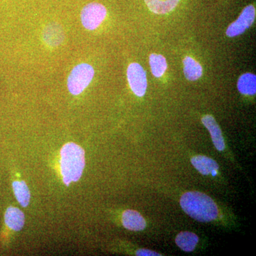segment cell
Instances as JSON below:
<instances>
[{
	"instance_id": "obj_1",
	"label": "cell",
	"mask_w": 256,
	"mask_h": 256,
	"mask_svg": "<svg viewBox=\"0 0 256 256\" xmlns=\"http://www.w3.org/2000/svg\"><path fill=\"white\" fill-rule=\"evenodd\" d=\"M180 205L186 214L200 222H212L218 216V208L215 202L202 192L184 194L180 200Z\"/></svg>"
},
{
	"instance_id": "obj_2",
	"label": "cell",
	"mask_w": 256,
	"mask_h": 256,
	"mask_svg": "<svg viewBox=\"0 0 256 256\" xmlns=\"http://www.w3.org/2000/svg\"><path fill=\"white\" fill-rule=\"evenodd\" d=\"M60 171L66 185L82 178L85 168V152L78 144L68 142L60 150Z\"/></svg>"
},
{
	"instance_id": "obj_3",
	"label": "cell",
	"mask_w": 256,
	"mask_h": 256,
	"mask_svg": "<svg viewBox=\"0 0 256 256\" xmlns=\"http://www.w3.org/2000/svg\"><path fill=\"white\" fill-rule=\"evenodd\" d=\"M95 70L90 64L82 63L76 66L69 74L67 86L69 92L74 96H78L92 82Z\"/></svg>"
},
{
	"instance_id": "obj_4",
	"label": "cell",
	"mask_w": 256,
	"mask_h": 256,
	"mask_svg": "<svg viewBox=\"0 0 256 256\" xmlns=\"http://www.w3.org/2000/svg\"><path fill=\"white\" fill-rule=\"evenodd\" d=\"M107 15L105 6L100 3L92 2L82 8L80 20L84 28L92 31L98 28Z\"/></svg>"
},
{
	"instance_id": "obj_5",
	"label": "cell",
	"mask_w": 256,
	"mask_h": 256,
	"mask_svg": "<svg viewBox=\"0 0 256 256\" xmlns=\"http://www.w3.org/2000/svg\"><path fill=\"white\" fill-rule=\"evenodd\" d=\"M127 76L132 92L139 97L144 96L146 92L148 82L146 72L140 64H131L128 68Z\"/></svg>"
},
{
	"instance_id": "obj_6",
	"label": "cell",
	"mask_w": 256,
	"mask_h": 256,
	"mask_svg": "<svg viewBox=\"0 0 256 256\" xmlns=\"http://www.w3.org/2000/svg\"><path fill=\"white\" fill-rule=\"evenodd\" d=\"M256 18V10L252 5L245 8L238 20L232 23L226 30V35L229 37L238 36L250 28Z\"/></svg>"
},
{
	"instance_id": "obj_7",
	"label": "cell",
	"mask_w": 256,
	"mask_h": 256,
	"mask_svg": "<svg viewBox=\"0 0 256 256\" xmlns=\"http://www.w3.org/2000/svg\"><path fill=\"white\" fill-rule=\"evenodd\" d=\"M42 35L45 43L52 47L60 46L65 38L63 28L60 24L55 23L47 25Z\"/></svg>"
},
{
	"instance_id": "obj_8",
	"label": "cell",
	"mask_w": 256,
	"mask_h": 256,
	"mask_svg": "<svg viewBox=\"0 0 256 256\" xmlns=\"http://www.w3.org/2000/svg\"><path fill=\"white\" fill-rule=\"evenodd\" d=\"M202 124L210 131L214 144L218 151H223L225 148L224 138L220 126L212 116H206L202 118Z\"/></svg>"
},
{
	"instance_id": "obj_9",
	"label": "cell",
	"mask_w": 256,
	"mask_h": 256,
	"mask_svg": "<svg viewBox=\"0 0 256 256\" xmlns=\"http://www.w3.org/2000/svg\"><path fill=\"white\" fill-rule=\"evenodd\" d=\"M122 223L124 228L134 232H140L146 227V222L139 212L127 210L122 214Z\"/></svg>"
},
{
	"instance_id": "obj_10",
	"label": "cell",
	"mask_w": 256,
	"mask_h": 256,
	"mask_svg": "<svg viewBox=\"0 0 256 256\" xmlns=\"http://www.w3.org/2000/svg\"><path fill=\"white\" fill-rule=\"evenodd\" d=\"M4 220L10 228L18 232L24 225L25 216L21 210L16 207H10L5 213Z\"/></svg>"
},
{
	"instance_id": "obj_11",
	"label": "cell",
	"mask_w": 256,
	"mask_h": 256,
	"mask_svg": "<svg viewBox=\"0 0 256 256\" xmlns=\"http://www.w3.org/2000/svg\"><path fill=\"white\" fill-rule=\"evenodd\" d=\"M192 165L203 175L210 174L214 170H218V165L214 160L206 156H198L192 158Z\"/></svg>"
},
{
	"instance_id": "obj_12",
	"label": "cell",
	"mask_w": 256,
	"mask_h": 256,
	"mask_svg": "<svg viewBox=\"0 0 256 256\" xmlns=\"http://www.w3.org/2000/svg\"><path fill=\"white\" fill-rule=\"evenodd\" d=\"M144 2L152 12L163 14L174 10L180 0H144Z\"/></svg>"
},
{
	"instance_id": "obj_13",
	"label": "cell",
	"mask_w": 256,
	"mask_h": 256,
	"mask_svg": "<svg viewBox=\"0 0 256 256\" xmlns=\"http://www.w3.org/2000/svg\"><path fill=\"white\" fill-rule=\"evenodd\" d=\"M175 242L178 246L184 252H192L196 246L198 238L196 234L192 232H184L178 234Z\"/></svg>"
},
{
	"instance_id": "obj_14",
	"label": "cell",
	"mask_w": 256,
	"mask_h": 256,
	"mask_svg": "<svg viewBox=\"0 0 256 256\" xmlns=\"http://www.w3.org/2000/svg\"><path fill=\"white\" fill-rule=\"evenodd\" d=\"M184 73L188 80H196L203 73L202 66L194 58L186 56L183 60Z\"/></svg>"
},
{
	"instance_id": "obj_15",
	"label": "cell",
	"mask_w": 256,
	"mask_h": 256,
	"mask_svg": "<svg viewBox=\"0 0 256 256\" xmlns=\"http://www.w3.org/2000/svg\"><path fill=\"white\" fill-rule=\"evenodd\" d=\"M237 87L239 92L244 95H255L256 92V76L254 74H242L238 79Z\"/></svg>"
},
{
	"instance_id": "obj_16",
	"label": "cell",
	"mask_w": 256,
	"mask_h": 256,
	"mask_svg": "<svg viewBox=\"0 0 256 256\" xmlns=\"http://www.w3.org/2000/svg\"><path fill=\"white\" fill-rule=\"evenodd\" d=\"M13 190L15 196L18 202V203L21 204L22 206L26 207L30 204V190L26 186V183L24 182H14L12 184Z\"/></svg>"
},
{
	"instance_id": "obj_17",
	"label": "cell",
	"mask_w": 256,
	"mask_h": 256,
	"mask_svg": "<svg viewBox=\"0 0 256 256\" xmlns=\"http://www.w3.org/2000/svg\"><path fill=\"white\" fill-rule=\"evenodd\" d=\"M150 64L152 73L156 78L161 77L168 68V64L164 57L156 54H152L150 56Z\"/></svg>"
},
{
	"instance_id": "obj_18",
	"label": "cell",
	"mask_w": 256,
	"mask_h": 256,
	"mask_svg": "<svg viewBox=\"0 0 256 256\" xmlns=\"http://www.w3.org/2000/svg\"><path fill=\"white\" fill-rule=\"evenodd\" d=\"M136 255L140 256H160L158 252L148 250V249H140L136 252Z\"/></svg>"
}]
</instances>
